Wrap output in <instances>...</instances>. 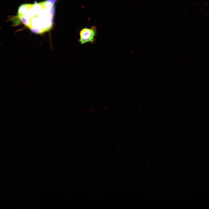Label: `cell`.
I'll return each mask as SVG.
<instances>
[{
	"label": "cell",
	"instance_id": "1",
	"mask_svg": "<svg viewBox=\"0 0 209 209\" xmlns=\"http://www.w3.org/2000/svg\"><path fill=\"white\" fill-rule=\"evenodd\" d=\"M53 0L21 5L18 16L21 22L33 33L41 34L52 28L55 12Z\"/></svg>",
	"mask_w": 209,
	"mask_h": 209
},
{
	"label": "cell",
	"instance_id": "2",
	"mask_svg": "<svg viewBox=\"0 0 209 209\" xmlns=\"http://www.w3.org/2000/svg\"><path fill=\"white\" fill-rule=\"evenodd\" d=\"M80 35L79 42L81 44L87 43H93L95 41V37L97 35L96 28L92 26L90 28H84L80 31Z\"/></svg>",
	"mask_w": 209,
	"mask_h": 209
}]
</instances>
